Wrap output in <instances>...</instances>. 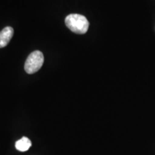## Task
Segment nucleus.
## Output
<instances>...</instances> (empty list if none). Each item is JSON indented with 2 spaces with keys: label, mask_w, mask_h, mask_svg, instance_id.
I'll return each instance as SVG.
<instances>
[{
  "label": "nucleus",
  "mask_w": 155,
  "mask_h": 155,
  "mask_svg": "<svg viewBox=\"0 0 155 155\" xmlns=\"http://www.w3.org/2000/svg\"><path fill=\"white\" fill-rule=\"evenodd\" d=\"M14 35V30L11 27H6L0 32V48H5L10 42Z\"/></svg>",
  "instance_id": "3"
},
{
  "label": "nucleus",
  "mask_w": 155,
  "mask_h": 155,
  "mask_svg": "<svg viewBox=\"0 0 155 155\" xmlns=\"http://www.w3.org/2000/svg\"><path fill=\"white\" fill-rule=\"evenodd\" d=\"M65 22L70 30L79 35L86 33L89 28V22L86 17L78 14L68 15L65 17Z\"/></svg>",
  "instance_id": "1"
},
{
  "label": "nucleus",
  "mask_w": 155,
  "mask_h": 155,
  "mask_svg": "<svg viewBox=\"0 0 155 155\" xmlns=\"http://www.w3.org/2000/svg\"><path fill=\"white\" fill-rule=\"evenodd\" d=\"M44 63V55L42 52L35 50L30 54L25 63V71L28 74H33L41 68Z\"/></svg>",
  "instance_id": "2"
},
{
  "label": "nucleus",
  "mask_w": 155,
  "mask_h": 155,
  "mask_svg": "<svg viewBox=\"0 0 155 155\" xmlns=\"http://www.w3.org/2000/svg\"><path fill=\"white\" fill-rule=\"evenodd\" d=\"M31 146H32V142L30 139L25 137L17 141L15 143V147L19 152H26L30 148Z\"/></svg>",
  "instance_id": "4"
}]
</instances>
